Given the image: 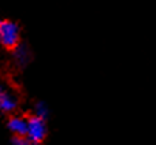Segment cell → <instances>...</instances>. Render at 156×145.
Wrapping results in <instances>:
<instances>
[{
  "mask_svg": "<svg viewBox=\"0 0 156 145\" xmlns=\"http://www.w3.org/2000/svg\"><path fill=\"white\" fill-rule=\"evenodd\" d=\"M34 114H36V116H38V118L45 119L47 116H48V107H47L43 101L37 103V104H36V112Z\"/></svg>",
  "mask_w": 156,
  "mask_h": 145,
  "instance_id": "8992f818",
  "label": "cell"
},
{
  "mask_svg": "<svg viewBox=\"0 0 156 145\" xmlns=\"http://www.w3.org/2000/svg\"><path fill=\"white\" fill-rule=\"evenodd\" d=\"M12 145H34V144H33L32 141L27 140L25 136L23 137H16L15 136V137L12 138Z\"/></svg>",
  "mask_w": 156,
  "mask_h": 145,
  "instance_id": "52a82bcc",
  "label": "cell"
},
{
  "mask_svg": "<svg viewBox=\"0 0 156 145\" xmlns=\"http://www.w3.org/2000/svg\"><path fill=\"white\" fill-rule=\"evenodd\" d=\"M8 129L11 130L14 136L16 137H23L26 136V129H27V122L22 116H12L8 121Z\"/></svg>",
  "mask_w": 156,
  "mask_h": 145,
  "instance_id": "3957f363",
  "label": "cell"
},
{
  "mask_svg": "<svg viewBox=\"0 0 156 145\" xmlns=\"http://www.w3.org/2000/svg\"><path fill=\"white\" fill-rule=\"evenodd\" d=\"M14 51H15L16 62H18L19 65H26V63H27V49L25 48L23 45H21V44H19V45L16 47Z\"/></svg>",
  "mask_w": 156,
  "mask_h": 145,
  "instance_id": "5b68a950",
  "label": "cell"
},
{
  "mask_svg": "<svg viewBox=\"0 0 156 145\" xmlns=\"http://www.w3.org/2000/svg\"><path fill=\"white\" fill-rule=\"evenodd\" d=\"M26 122H27V129H26V136L25 137L29 141H32L34 145L43 143L47 136L45 119H41L36 115H32L26 119Z\"/></svg>",
  "mask_w": 156,
  "mask_h": 145,
  "instance_id": "7a4b0ae2",
  "label": "cell"
},
{
  "mask_svg": "<svg viewBox=\"0 0 156 145\" xmlns=\"http://www.w3.org/2000/svg\"><path fill=\"white\" fill-rule=\"evenodd\" d=\"M0 22H2V21H0Z\"/></svg>",
  "mask_w": 156,
  "mask_h": 145,
  "instance_id": "9c48e42d",
  "label": "cell"
},
{
  "mask_svg": "<svg viewBox=\"0 0 156 145\" xmlns=\"http://www.w3.org/2000/svg\"><path fill=\"white\" fill-rule=\"evenodd\" d=\"M16 107V100L11 96L10 93L5 92V94L0 100V111H5V112H11Z\"/></svg>",
  "mask_w": 156,
  "mask_h": 145,
  "instance_id": "277c9868",
  "label": "cell"
},
{
  "mask_svg": "<svg viewBox=\"0 0 156 145\" xmlns=\"http://www.w3.org/2000/svg\"><path fill=\"white\" fill-rule=\"evenodd\" d=\"M21 41L19 26L12 21L0 22V44L5 49H15Z\"/></svg>",
  "mask_w": 156,
  "mask_h": 145,
  "instance_id": "6da1fadb",
  "label": "cell"
},
{
  "mask_svg": "<svg viewBox=\"0 0 156 145\" xmlns=\"http://www.w3.org/2000/svg\"><path fill=\"white\" fill-rule=\"evenodd\" d=\"M4 94H5V90L2 88V86H0V100H2V97L4 96Z\"/></svg>",
  "mask_w": 156,
  "mask_h": 145,
  "instance_id": "ba28073f",
  "label": "cell"
}]
</instances>
